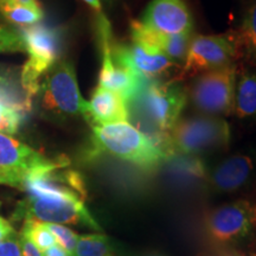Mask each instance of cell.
<instances>
[{
    "label": "cell",
    "mask_w": 256,
    "mask_h": 256,
    "mask_svg": "<svg viewBox=\"0 0 256 256\" xmlns=\"http://www.w3.org/2000/svg\"><path fill=\"white\" fill-rule=\"evenodd\" d=\"M188 101V94L177 81L160 82L150 80L133 100L127 102L133 110L134 122L142 128V133L150 140H156L162 134L170 133L179 121Z\"/></svg>",
    "instance_id": "obj_1"
},
{
    "label": "cell",
    "mask_w": 256,
    "mask_h": 256,
    "mask_svg": "<svg viewBox=\"0 0 256 256\" xmlns=\"http://www.w3.org/2000/svg\"><path fill=\"white\" fill-rule=\"evenodd\" d=\"M92 127V142L88 150L90 159L108 156L142 171H151L165 162L162 153L142 130L130 124L114 122Z\"/></svg>",
    "instance_id": "obj_2"
},
{
    "label": "cell",
    "mask_w": 256,
    "mask_h": 256,
    "mask_svg": "<svg viewBox=\"0 0 256 256\" xmlns=\"http://www.w3.org/2000/svg\"><path fill=\"white\" fill-rule=\"evenodd\" d=\"M24 42L28 60L22 66L20 82L32 98L40 92V80L60 60L63 50V31L57 26L37 23L18 30Z\"/></svg>",
    "instance_id": "obj_3"
},
{
    "label": "cell",
    "mask_w": 256,
    "mask_h": 256,
    "mask_svg": "<svg viewBox=\"0 0 256 256\" xmlns=\"http://www.w3.org/2000/svg\"><path fill=\"white\" fill-rule=\"evenodd\" d=\"M40 104L43 110L57 119L83 116L86 119L88 101L83 98L72 60L60 58L44 76Z\"/></svg>",
    "instance_id": "obj_4"
},
{
    "label": "cell",
    "mask_w": 256,
    "mask_h": 256,
    "mask_svg": "<svg viewBox=\"0 0 256 256\" xmlns=\"http://www.w3.org/2000/svg\"><path fill=\"white\" fill-rule=\"evenodd\" d=\"M170 138L176 154H200L228 147L230 126L218 116L188 118L174 124Z\"/></svg>",
    "instance_id": "obj_5"
},
{
    "label": "cell",
    "mask_w": 256,
    "mask_h": 256,
    "mask_svg": "<svg viewBox=\"0 0 256 256\" xmlns=\"http://www.w3.org/2000/svg\"><path fill=\"white\" fill-rule=\"evenodd\" d=\"M236 64L198 75L190 89L192 104L211 116L230 115L235 110Z\"/></svg>",
    "instance_id": "obj_6"
},
{
    "label": "cell",
    "mask_w": 256,
    "mask_h": 256,
    "mask_svg": "<svg viewBox=\"0 0 256 256\" xmlns=\"http://www.w3.org/2000/svg\"><path fill=\"white\" fill-rule=\"evenodd\" d=\"M238 57L234 32L228 34H200L191 38L185 63L174 81L197 78L200 74L234 64Z\"/></svg>",
    "instance_id": "obj_7"
},
{
    "label": "cell",
    "mask_w": 256,
    "mask_h": 256,
    "mask_svg": "<svg viewBox=\"0 0 256 256\" xmlns=\"http://www.w3.org/2000/svg\"><path fill=\"white\" fill-rule=\"evenodd\" d=\"M96 26H98L102 57L101 69L98 74V87L116 92L124 101L130 102L142 90V86L147 81L113 60L112 56V44L114 42L113 32H112L110 23L102 12L98 14Z\"/></svg>",
    "instance_id": "obj_8"
},
{
    "label": "cell",
    "mask_w": 256,
    "mask_h": 256,
    "mask_svg": "<svg viewBox=\"0 0 256 256\" xmlns=\"http://www.w3.org/2000/svg\"><path fill=\"white\" fill-rule=\"evenodd\" d=\"M19 212L25 218L44 223L84 226L100 232L101 228L80 198H34L26 197L19 206Z\"/></svg>",
    "instance_id": "obj_9"
},
{
    "label": "cell",
    "mask_w": 256,
    "mask_h": 256,
    "mask_svg": "<svg viewBox=\"0 0 256 256\" xmlns=\"http://www.w3.org/2000/svg\"><path fill=\"white\" fill-rule=\"evenodd\" d=\"M256 228V203L238 200L212 210L206 218L211 238L220 243L238 242Z\"/></svg>",
    "instance_id": "obj_10"
},
{
    "label": "cell",
    "mask_w": 256,
    "mask_h": 256,
    "mask_svg": "<svg viewBox=\"0 0 256 256\" xmlns=\"http://www.w3.org/2000/svg\"><path fill=\"white\" fill-rule=\"evenodd\" d=\"M112 56L118 64L130 69L145 81L156 80V76L177 66L160 51L133 40L130 44L116 43L114 40L112 44Z\"/></svg>",
    "instance_id": "obj_11"
},
{
    "label": "cell",
    "mask_w": 256,
    "mask_h": 256,
    "mask_svg": "<svg viewBox=\"0 0 256 256\" xmlns=\"http://www.w3.org/2000/svg\"><path fill=\"white\" fill-rule=\"evenodd\" d=\"M140 23L164 34H191L194 20L184 0H152Z\"/></svg>",
    "instance_id": "obj_12"
},
{
    "label": "cell",
    "mask_w": 256,
    "mask_h": 256,
    "mask_svg": "<svg viewBox=\"0 0 256 256\" xmlns=\"http://www.w3.org/2000/svg\"><path fill=\"white\" fill-rule=\"evenodd\" d=\"M55 160L44 156L26 144L8 134L0 133V170L26 177L34 170L48 166Z\"/></svg>",
    "instance_id": "obj_13"
},
{
    "label": "cell",
    "mask_w": 256,
    "mask_h": 256,
    "mask_svg": "<svg viewBox=\"0 0 256 256\" xmlns=\"http://www.w3.org/2000/svg\"><path fill=\"white\" fill-rule=\"evenodd\" d=\"M256 168V156L252 153L234 154L215 168L211 174V186L218 192H235L248 184Z\"/></svg>",
    "instance_id": "obj_14"
},
{
    "label": "cell",
    "mask_w": 256,
    "mask_h": 256,
    "mask_svg": "<svg viewBox=\"0 0 256 256\" xmlns=\"http://www.w3.org/2000/svg\"><path fill=\"white\" fill-rule=\"evenodd\" d=\"M132 40L142 44L153 50L160 51L166 57L178 64L185 60L188 46L191 42V34H164L153 31L145 26L140 20H133L130 24Z\"/></svg>",
    "instance_id": "obj_15"
},
{
    "label": "cell",
    "mask_w": 256,
    "mask_h": 256,
    "mask_svg": "<svg viewBox=\"0 0 256 256\" xmlns=\"http://www.w3.org/2000/svg\"><path fill=\"white\" fill-rule=\"evenodd\" d=\"M86 120L95 124H106L114 122H128L127 102L116 92L96 87L92 92L90 101H88V110Z\"/></svg>",
    "instance_id": "obj_16"
},
{
    "label": "cell",
    "mask_w": 256,
    "mask_h": 256,
    "mask_svg": "<svg viewBox=\"0 0 256 256\" xmlns=\"http://www.w3.org/2000/svg\"><path fill=\"white\" fill-rule=\"evenodd\" d=\"M32 100L22 86L20 76L0 66V102L25 120L32 110Z\"/></svg>",
    "instance_id": "obj_17"
},
{
    "label": "cell",
    "mask_w": 256,
    "mask_h": 256,
    "mask_svg": "<svg viewBox=\"0 0 256 256\" xmlns=\"http://www.w3.org/2000/svg\"><path fill=\"white\" fill-rule=\"evenodd\" d=\"M165 162L166 174L178 186H190L206 178V166L194 156L174 154Z\"/></svg>",
    "instance_id": "obj_18"
},
{
    "label": "cell",
    "mask_w": 256,
    "mask_h": 256,
    "mask_svg": "<svg viewBox=\"0 0 256 256\" xmlns=\"http://www.w3.org/2000/svg\"><path fill=\"white\" fill-rule=\"evenodd\" d=\"M234 113L242 120L256 119V74L249 69L238 72Z\"/></svg>",
    "instance_id": "obj_19"
},
{
    "label": "cell",
    "mask_w": 256,
    "mask_h": 256,
    "mask_svg": "<svg viewBox=\"0 0 256 256\" xmlns=\"http://www.w3.org/2000/svg\"><path fill=\"white\" fill-rule=\"evenodd\" d=\"M238 56L256 63V0L250 2L243 14L238 31H234Z\"/></svg>",
    "instance_id": "obj_20"
},
{
    "label": "cell",
    "mask_w": 256,
    "mask_h": 256,
    "mask_svg": "<svg viewBox=\"0 0 256 256\" xmlns=\"http://www.w3.org/2000/svg\"><path fill=\"white\" fill-rule=\"evenodd\" d=\"M0 14L10 24L20 28L34 25L43 19L42 8L22 5L14 0H0Z\"/></svg>",
    "instance_id": "obj_21"
},
{
    "label": "cell",
    "mask_w": 256,
    "mask_h": 256,
    "mask_svg": "<svg viewBox=\"0 0 256 256\" xmlns=\"http://www.w3.org/2000/svg\"><path fill=\"white\" fill-rule=\"evenodd\" d=\"M72 256H114V250L107 236L88 234L78 236Z\"/></svg>",
    "instance_id": "obj_22"
},
{
    "label": "cell",
    "mask_w": 256,
    "mask_h": 256,
    "mask_svg": "<svg viewBox=\"0 0 256 256\" xmlns=\"http://www.w3.org/2000/svg\"><path fill=\"white\" fill-rule=\"evenodd\" d=\"M20 235L30 240L42 252L57 244L54 235L48 229L46 223L40 222V220L34 218H25Z\"/></svg>",
    "instance_id": "obj_23"
},
{
    "label": "cell",
    "mask_w": 256,
    "mask_h": 256,
    "mask_svg": "<svg viewBox=\"0 0 256 256\" xmlns=\"http://www.w3.org/2000/svg\"><path fill=\"white\" fill-rule=\"evenodd\" d=\"M25 52L24 42L18 30L0 24V54Z\"/></svg>",
    "instance_id": "obj_24"
},
{
    "label": "cell",
    "mask_w": 256,
    "mask_h": 256,
    "mask_svg": "<svg viewBox=\"0 0 256 256\" xmlns=\"http://www.w3.org/2000/svg\"><path fill=\"white\" fill-rule=\"evenodd\" d=\"M46 226L55 238L57 244L60 246L70 256H72L75 252L76 244H78V234L74 232L72 229L66 228V226H60V224L46 223Z\"/></svg>",
    "instance_id": "obj_25"
},
{
    "label": "cell",
    "mask_w": 256,
    "mask_h": 256,
    "mask_svg": "<svg viewBox=\"0 0 256 256\" xmlns=\"http://www.w3.org/2000/svg\"><path fill=\"white\" fill-rule=\"evenodd\" d=\"M22 121L24 120L22 119L20 115L0 102V133L8 134V136L16 134L18 132Z\"/></svg>",
    "instance_id": "obj_26"
},
{
    "label": "cell",
    "mask_w": 256,
    "mask_h": 256,
    "mask_svg": "<svg viewBox=\"0 0 256 256\" xmlns=\"http://www.w3.org/2000/svg\"><path fill=\"white\" fill-rule=\"evenodd\" d=\"M0 256H23L20 249V236L17 232L0 242Z\"/></svg>",
    "instance_id": "obj_27"
},
{
    "label": "cell",
    "mask_w": 256,
    "mask_h": 256,
    "mask_svg": "<svg viewBox=\"0 0 256 256\" xmlns=\"http://www.w3.org/2000/svg\"><path fill=\"white\" fill-rule=\"evenodd\" d=\"M24 177L22 174H12V172L2 171L0 170V185H6V186H12L17 188H23Z\"/></svg>",
    "instance_id": "obj_28"
},
{
    "label": "cell",
    "mask_w": 256,
    "mask_h": 256,
    "mask_svg": "<svg viewBox=\"0 0 256 256\" xmlns=\"http://www.w3.org/2000/svg\"><path fill=\"white\" fill-rule=\"evenodd\" d=\"M19 236H20V249L23 256H43V252L30 240L20 235V234H19Z\"/></svg>",
    "instance_id": "obj_29"
},
{
    "label": "cell",
    "mask_w": 256,
    "mask_h": 256,
    "mask_svg": "<svg viewBox=\"0 0 256 256\" xmlns=\"http://www.w3.org/2000/svg\"><path fill=\"white\" fill-rule=\"evenodd\" d=\"M14 232L16 230L12 226V224L4 217L0 216V242L4 241L8 236H11Z\"/></svg>",
    "instance_id": "obj_30"
},
{
    "label": "cell",
    "mask_w": 256,
    "mask_h": 256,
    "mask_svg": "<svg viewBox=\"0 0 256 256\" xmlns=\"http://www.w3.org/2000/svg\"><path fill=\"white\" fill-rule=\"evenodd\" d=\"M43 256H70L64 249L58 244L52 246L43 252Z\"/></svg>",
    "instance_id": "obj_31"
},
{
    "label": "cell",
    "mask_w": 256,
    "mask_h": 256,
    "mask_svg": "<svg viewBox=\"0 0 256 256\" xmlns=\"http://www.w3.org/2000/svg\"><path fill=\"white\" fill-rule=\"evenodd\" d=\"M84 2H87V4L90 6L92 8H94L96 11V14H100L101 8H102V4H101V0H83Z\"/></svg>",
    "instance_id": "obj_32"
},
{
    "label": "cell",
    "mask_w": 256,
    "mask_h": 256,
    "mask_svg": "<svg viewBox=\"0 0 256 256\" xmlns=\"http://www.w3.org/2000/svg\"><path fill=\"white\" fill-rule=\"evenodd\" d=\"M16 2H19L22 5H26V6H31V8H40V4L38 0H14Z\"/></svg>",
    "instance_id": "obj_33"
},
{
    "label": "cell",
    "mask_w": 256,
    "mask_h": 256,
    "mask_svg": "<svg viewBox=\"0 0 256 256\" xmlns=\"http://www.w3.org/2000/svg\"><path fill=\"white\" fill-rule=\"evenodd\" d=\"M108 2H110V0H108Z\"/></svg>",
    "instance_id": "obj_34"
}]
</instances>
